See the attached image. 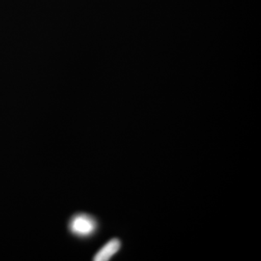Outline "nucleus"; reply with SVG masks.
Listing matches in <instances>:
<instances>
[{
	"label": "nucleus",
	"instance_id": "nucleus-2",
	"mask_svg": "<svg viewBox=\"0 0 261 261\" xmlns=\"http://www.w3.org/2000/svg\"><path fill=\"white\" fill-rule=\"evenodd\" d=\"M121 247V241L118 240V239H113V240H111L109 242H108V243L97 252V254L94 255L93 260L95 261L109 260L113 255H116L117 252L119 251Z\"/></svg>",
	"mask_w": 261,
	"mask_h": 261
},
{
	"label": "nucleus",
	"instance_id": "nucleus-1",
	"mask_svg": "<svg viewBox=\"0 0 261 261\" xmlns=\"http://www.w3.org/2000/svg\"><path fill=\"white\" fill-rule=\"evenodd\" d=\"M70 232L79 238H86L92 236L97 228V223L92 216L88 214L75 215L70 220Z\"/></svg>",
	"mask_w": 261,
	"mask_h": 261
}]
</instances>
